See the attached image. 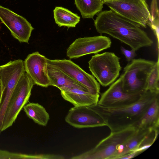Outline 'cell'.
Wrapping results in <instances>:
<instances>
[{
    "mask_svg": "<svg viewBox=\"0 0 159 159\" xmlns=\"http://www.w3.org/2000/svg\"><path fill=\"white\" fill-rule=\"evenodd\" d=\"M150 16L148 21H159V9L157 0H152L150 6Z\"/></svg>",
    "mask_w": 159,
    "mask_h": 159,
    "instance_id": "cell-24",
    "label": "cell"
},
{
    "mask_svg": "<svg viewBox=\"0 0 159 159\" xmlns=\"http://www.w3.org/2000/svg\"><path fill=\"white\" fill-rule=\"evenodd\" d=\"M27 116L38 124L45 126L49 120V115L45 109L38 103H29L23 107Z\"/></svg>",
    "mask_w": 159,
    "mask_h": 159,
    "instance_id": "cell-20",
    "label": "cell"
},
{
    "mask_svg": "<svg viewBox=\"0 0 159 159\" xmlns=\"http://www.w3.org/2000/svg\"><path fill=\"white\" fill-rule=\"evenodd\" d=\"M75 4L83 18H93L95 15L101 11L103 2L100 0H74Z\"/></svg>",
    "mask_w": 159,
    "mask_h": 159,
    "instance_id": "cell-21",
    "label": "cell"
},
{
    "mask_svg": "<svg viewBox=\"0 0 159 159\" xmlns=\"http://www.w3.org/2000/svg\"><path fill=\"white\" fill-rule=\"evenodd\" d=\"M94 25L98 32L108 34L135 51L153 43L140 25L111 9L99 12Z\"/></svg>",
    "mask_w": 159,
    "mask_h": 159,
    "instance_id": "cell-1",
    "label": "cell"
},
{
    "mask_svg": "<svg viewBox=\"0 0 159 159\" xmlns=\"http://www.w3.org/2000/svg\"><path fill=\"white\" fill-rule=\"evenodd\" d=\"M137 129L135 133L125 143L118 148L114 159L119 158L131 152L136 151L141 153L145 139L152 129Z\"/></svg>",
    "mask_w": 159,
    "mask_h": 159,
    "instance_id": "cell-17",
    "label": "cell"
},
{
    "mask_svg": "<svg viewBox=\"0 0 159 159\" xmlns=\"http://www.w3.org/2000/svg\"><path fill=\"white\" fill-rule=\"evenodd\" d=\"M101 0L103 2H103L105 1H108V0Z\"/></svg>",
    "mask_w": 159,
    "mask_h": 159,
    "instance_id": "cell-28",
    "label": "cell"
},
{
    "mask_svg": "<svg viewBox=\"0 0 159 159\" xmlns=\"http://www.w3.org/2000/svg\"><path fill=\"white\" fill-rule=\"evenodd\" d=\"M47 59L44 56L36 52L29 54L24 61L25 72L34 84L44 87L50 86Z\"/></svg>",
    "mask_w": 159,
    "mask_h": 159,
    "instance_id": "cell-14",
    "label": "cell"
},
{
    "mask_svg": "<svg viewBox=\"0 0 159 159\" xmlns=\"http://www.w3.org/2000/svg\"><path fill=\"white\" fill-rule=\"evenodd\" d=\"M32 155L15 153L0 149V159H32Z\"/></svg>",
    "mask_w": 159,
    "mask_h": 159,
    "instance_id": "cell-23",
    "label": "cell"
},
{
    "mask_svg": "<svg viewBox=\"0 0 159 159\" xmlns=\"http://www.w3.org/2000/svg\"><path fill=\"white\" fill-rule=\"evenodd\" d=\"M134 127L137 129H159V95L155 98L143 116Z\"/></svg>",
    "mask_w": 159,
    "mask_h": 159,
    "instance_id": "cell-18",
    "label": "cell"
},
{
    "mask_svg": "<svg viewBox=\"0 0 159 159\" xmlns=\"http://www.w3.org/2000/svg\"><path fill=\"white\" fill-rule=\"evenodd\" d=\"M55 23L59 27H75L80 20V17L68 9L61 7H56L53 11Z\"/></svg>",
    "mask_w": 159,
    "mask_h": 159,
    "instance_id": "cell-19",
    "label": "cell"
},
{
    "mask_svg": "<svg viewBox=\"0 0 159 159\" xmlns=\"http://www.w3.org/2000/svg\"><path fill=\"white\" fill-rule=\"evenodd\" d=\"M61 94L65 100L74 106H81L98 103L99 94H95L79 89H73L61 91Z\"/></svg>",
    "mask_w": 159,
    "mask_h": 159,
    "instance_id": "cell-16",
    "label": "cell"
},
{
    "mask_svg": "<svg viewBox=\"0 0 159 159\" xmlns=\"http://www.w3.org/2000/svg\"><path fill=\"white\" fill-rule=\"evenodd\" d=\"M159 93L144 91L137 102L117 107H106L98 103L93 109L104 120L111 132L134 126L141 119Z\"/></svg>",
    "mask_w": 159,
    "mask_h": 159,
    "instance_id": "cell-2",
    "label": "cell"
},
{
    "mask_svg": "<svg viewBox=\"0 0 159 159\" xmlns=\"http://www.w3.org/2000/svg\"><path fill=\"white\" fill-rule=\"evenodd\" d=\"M120 50L122 53L125 56L126 61L128 62H129L133 59L136 55V51L133 49L128 50L121 46Z\"/></svg>",
    "mask_w": 159,
    "mask_h": 159,
    "instance_id": "cell-25",
    "label": "cell"
},
{
    "mask_svg": "<svg viewBox=\"0 0 159 159\" xmlns=\"http://www.w3.org/2000/svg\"><path fill=\"white\" fill-rule=\"evenodd\" d=\"M134 126L116 132H111L93 148L72 159H114L117 149L136 132Z\"/></svg>",
    "mask_w": 159,
    "mask_h": 159,
    "instance_id": "cell-4",
    "label": "cell"
},
{
    "mask_svg": "<svg viewBox=\"0 0 159 159\" xmlns=\"http://www.w3.org/2000/svg\"><path fill=\"white\" fill-rule=\"evenodd\" d=\"M111 41L108 37L102 35L79 38L67 49L69 58L75 59L89 54H97L111 47Z\"/></svg>",
    "mask_w": 159,
    "mask_h": 159,
    "instance_id": "cell-10",
    "label": "cell"
},
{
    "mask_svg": "<svg viewBox=\"0 0 159 159\" xmlns=\"http://www.w3.org/2000/svg\"><path fill=\"white\" fill-rule=\"evenodd\" d=\"M143 92L134 93L125 92L120 77L102 94L98 103L103 107H111L127 105L138 101Z\"/></svg>",
    "mask_w": 159,
    "mask_h": 159,
    "instance_id": "cell-12",
    "label": "cell"
},
{
    "mask_svg": "<svg viewBox=\"0 0 159 159\" xmlns=\"http://www.w3.org/2000/svg\"><path fill=\"white\" fill-rule=\"evenodd\" d=\"M2 83L1 80V79L0 78V103L1 102L2 95Z\"/></svg>",
    "mask_w": 159,
    "mask_h": 159,
    "instance_id": "cell-27",
    "label": "cell"
},
{
    "mask_svg": "<svg viewBox=\"0 0 159 159\" xmlns=\"http://www.w3.org/2000/svg\"><path fill=\"white\" fill-rule=\"evenodd\" d=\"M47 69L50 86L56 87L61 91L77 88L90 92L85 87L60 70L48 64Z\"/></svg>",
    "mask_w": 159,
    "mask_h": 159,
    "instance_id": "cell-15",
    "label": "cell"
},
{
    "mask_svg": "<svg viewBox=\"0 0 159 159\" xmlns=\"http://www.w3.org/2000/svg\"><path fill=\"white\" fill-rule=\"evenodd\" d=\"M25 72L24 62L20 59L10 61L0 66V78L2 89L0 114H5L13 91Z\"/></svg>",
    "mask_w": 159,
    "mask_h": 159,
    "instance_id": "cell-8",
    "label": "cell"
},
{
    "mask_svg": "<svg viewBox=\"0 0 159 159\" xmlns=\"http://www.w3.org/2000/svg\"><path fill=\"white\" fill-rule=\"evenodd\" d=\"M103 4L121 16L146 27L150 13L145 0H110Z\"/></svg>",
    "mask_w": 159,
    "mask_h": 159,
    "instance_id": "cell-7",
    "label": "cell"
},
{
    "mask_svg": "<svg viewBox=\"0 0 159 159\" xmlns=\"http://www.w3.org/2000/svg\"><path fill=\"white\" fill-rule=\"evenodd\" d=\"M120 60L113 52L97 53L89 61V67L99 84L107 87L113 83L119 75L122 68Z\"/></svg>",
    "mask_w": 159,
    "mask_h": 159,
    "instance_id": "cell-5",
    "label": "cell"
},
{
    "mask_svg": "<svg viewBox=\"0 0 159 159\" xmlns=\"http://www.w3.org/2000/svg\"><path fill=\"white\" fill-rule=\"evenodd\" d=\"M159 59L158 56L157 61L150 72L148 76L145 91L159 93Z\"/></svg>",
    "mask_w": 159,
    "mask_h": 159,
    "instance_id": "cell-22",
    "label": "cell"
},
{
    "mask_svg": "<svg viewBox=\"0 0 159 159\" xmlns=\"http://www.w3.org/2000/svg\"><path fill=\"white\" fill-rule=\"evenodd\" d=\"M34 84L25 72L15 86L9 102L3 120L2 131L11 126L24 106L28 102Z\"/></svg>",
    "mask_w": 159,
    "mask_h": 159,
    "instance_id": "cell-6",
    "label": "cell"
},
{
    "mask_svg": "<svg viewBox=\"0 0 159 159\" xmlns=\"http://www.w3.org/2000/svg\"><path fill=\"white\" fill-rule=\"evenodd\" d=\"M91 105L74 106L71 108L65 118L66 122L78 128L107 126L103 119L93 109Z\"/></svg>",
    "mask_w": 159,
    "mask_h": 159,
    "instance_id": "cell-13",
    "label": "cell"
},
{
    "mask_svg": "<svg viewBox=\"0 0 159 159\" xmlns=\"http://www.w3.org/2000/svg\"><path fill=\"white\" fill-rule=\"evenodd\" d=\"M0 20L14 38L20 42L28 43L34 28L25 18L0 6Z\"/></svg>",
    "mask_w": 159,
    "mask_h": 159,
    "instance_id": "cell-11",
    "label": "cell"
},
{
    "mask_svg": "<svg viewBox=\"0 0 159 159\" xmlns=\"http://www.w3.org/2000/svg\"><path fill=\"white\" fill-rule=\"evenodd\" d=\"M155 62L142 58L129 62L120 77L123 91L129 93L144 91L148 76Z\"/></svg>",
    "mask_w": 159,
    "mask_h": 159,
    "instance_id": "cell-3",
    "label": "cell"
},
{
    "mask_svg": "<svg viewBox=\"0 0 159 159\" xmlns=\"http://www.w3.org/2000/svg\"><path fill=\"white\" fill-rule=\"evenodd\" d=\"M139 154V153L138 152L134 151L127 155L121 157L119 158V159H128L132 158Z\"/></svg>",
    "mask_w": 159,
    "mask_h": 159,
    "instance_id": "cell-26",
    "label": "cell"
},
{
    "mask_svg": "<svg viewBox=\"0 0 159 159\" xmlns=\"http://www.w3.org/2000/svg\"><path fill=\"white\" fill-rule=\"evenodd\" d=\"M48 64L62 71L72 79L95 94H99L100 85L94 77L87 73L70 60H50L47 58Z\"/></svg>",
    "mask_w": 159,
    "mask_h": 159,
    "instance_id": "cell-9",
    "label": "cell"
}]
</instances>
